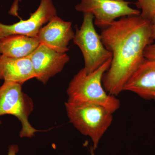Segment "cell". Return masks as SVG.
I'll return each instance as SVG.
<instances>
[{"label": "cell", "mask_w": 155, "mask_h": 155, "mask_svg": "<svg viewBox=\"0 0 155 155\" xmlns=\"http://www.w3.org/2000/svg\"><path fill=\"white\" fill-rule=\"evenodd\" d=\"M134 93L146 100L155 93V60L145 59L127 81L123 91Z\"/></svg>", "instance_id": "30bf717a"}, {"label": "cell", "mask_w": 155, "mask_h": 155, "mask_svg": "<svg viewBox=\"0 0 155 155\" xmlns=\"http://www.w3.org/2000/svg\"><path fill=\"white\" fill-rule=\"evenodd\" d=\"M19 151V147L17 145H11L9 147L8 155H17Z\"/></svg>", "instance_id": "2e32d148"}, {"label": "cell", "mask_w": 155, "mask_h": 155, "mask_svg": "<svg viewBox=\"0 0 155 155\" xmlns=\"http://www.w3.org/2000/svg\"><path fill=\"white\" fill-rule=\"evenodd\" d=\"M144 57L148 60H155V41L148 45L146 48Z\"/></svg>", "instance_id": "5bb4252c"}, {"label": "cell", "mask_w": 155, "mask_h": 155, "mask_svg": "<svg viewBox=\"0 0 155 155\" xmlns=\"http://www.w3.org/2000/svg\"><path fill=\"white\" fill-rule=\"evenodd\" d=\"M39 45L36 37L11 35L0 39V54L11 58H26Z\"/></svg>", "instance_id": "7c38bea8"}, {"label": "cell", "mask_w": 155, "mask_h": 155, "mask_svg": "<svg viewBox=\"0 0 155 155\" xmlns=\"http://www.w3.org/2000/svg\"><path fill=\"white\" fill-rule=\"evenodd\" d=\"M94 16L90 13L84 14L82 25L76 28L73 41L80 49L84 61L83 69L87 73L97 70L113 57L112 52L103 44L101 35L94 26Z\"/></svg>", "instance_id": "277c9868"}, {"label": "cell", "mask_w": 155, "mask_h": 155, "mask_svg": "<svg viewBox=\"0 0 155 155\" xmlns=\"http://www.w3.org/2000/svg\"><path fill=\"white\" fill-rule=\"evenodd\" d=\"M72 25V22L64 21L56 16L42 27L37 38L40 44L59 52L66 53L69 50V42L75 35Z\"/></svg>", "instance_id": "9c48e42d"}, {"label": "cell", "mask_w": 155, "mask_h": 155, "mask_svg": "<svg viewBox=\"0 0 155 155\" xmlns=\"http://www.w3.org/2000/svg\"><path fill=\"white\" fill-rule=\"evenodd\" d=\"M135 4L141 10L140 16L150 20L155 12V0H137Z\"/></svg>", "instance_id": "4fadbf2b"}, {"label": "cell", "mask_w": 155, "mask_h": 155, "mask_svg": "<svg viewBox=\"0 0 155 155\" xmlns=\"http://www.w3.org/2000/svg\"><path fill=\"white\" fill-rule=\"evenodd\" d=\"M56 16L53 0H41L38 8L28 19L11 25L0 22V39L14 35L36 37L43 25Z\"/></svg>", "instance_id": "52a82bcc"}, {"label": "cell", "mask_w": 155, "mask_h": 155, "mask_svg": "<svg viewBox=\"0 0 155 155\" xmlns=\"http://www.w3.org/2000/svg\"><path fill=\"white\" fill-rule=\"evenodd\" d=\"M90 151L91 155H96L94 153V150L92 147H91L90 148Z\"/></svg>", "instance_id": "e0dca14e"}, {"label": "cell", "mask_w": 155, "mask_h": 155, "mask_svg": "<svg viewBox=\"0 0 155 155\" xmlns=\"http://www.w3.org/2000/svg\"><path fill=\"white\" fill-rule=\"evenodd\" d=\"M150 21L151 23V38L153 41H155V12L153 14Z\"/></svg>", "instance_id": "9a60e30c"}, {"label": "cell", "mask_w": 155, "mask_h": 155, "mask_svg": "<svg viewBox=\"0 0 155 155\" xmlns=\"http://www.w3.org/2000/svg\"><path fill=\"white\" fill-rule=\"evenodd\" d=\"M28 57L35 78L44 84L61 72L69 61V57L66 53L56 51L42 44H40Z\"/></svg>", "instance_id": "ba28073f"}, {"label": "cell", "mask_w": 155, "mask_h": 155, "mask_svg": "<svg viewBox=\"0 0 155 155\" xmlns=\"http://www.w3.org/2000/svg\"><path fill=\"white\" fill-rule=\"evenodd\" d=\"M1 124H2V121L0 120V125H1Z\"/></svg>", "instance_id": "d6986e66"}, {"label": "cell", "mask_w": 155, "mask_h": 155, "mask_svg": "<svg viewBox=\"0 0 155 155\" xmlns=\"http://www.w3.org/2000/svg\"><path fill=\"white\" fill-rule=\"evenodd\" d=\"M22 84L4 81L0 86V116L11 115L19 119L22 124L19 133L21 137H30L40 130L29 123L28 118L33 110V101L22 91Z\"/></svg>", "instance_id": "5b68a950"}, {"label": "cell", "mask_w": 155, "mask_h": 155, "mask_svg": "<svg viewBox=\"0 0 155 155\" xmlns=\"http://www.w3.org/2000/svg\"><path fill=\"white\" fill-rule=\"evenodd\" d=\"M100 35L113 54L110 68L103 75V86L116 97L144 61L145 50L153 42L150 22L140 15L122 17L103 29Z\"/></svg>", "instance_id": "6da1fadb"}, {"label": "cell", "mask_w": 155, "mask_h": 155, "mask_svg": "<svg viewBox=\"0 0 155 155\" xmlns=\"http://www.w3.org/2000/svg\"><path fill=\"white\" fill-rule=\"evenodd\" d=\"M112 59L90 73H87L83 68L81 69L69 84L67 101L99 105L113 114L117 111L120 107V101L116 97L109 94L102 84L103 75L110 68Z\"/></svg>", "instance_id": "7a4b0ae2"}, {"label": "cell", "mask_w": 155, "mask_h": 155, "mask_svg": "<svg viewBox=\"0 0 155 155\" xmlns=\"http://www.w3.org/2000/svg\"><path fill=\"white\" fill-rule=\"evenodd\" d=\"M35 78L29 57L17 58L0 54V80L23 84Z\"/></svg>", "instance_id": "8fae6325"}, {"label": "cell", "mask_w": 155, "mask_h": 155, "mask_svg": "<svg viewBox=\"0 0 155 155\" xmlns=\"http://www.w3.org/2000/svg\"><path fill=\"white\" fill-rule=\"evenodd\" d=\"M153 99L155 101V93L153 94Z\"/></svg>", "instance_id": "ac0fdd59"}, {"label": "cell", "mask_w": 155, "mask_h": 155, "mask_svg": "<svg viewBox=\"0 0 155 155\" xmlns=\"http://www.w3.org/2000/svg\"><path fill=\"white\" fill-rule=\"evenodd\" d=\"M68 118L83 135L91 138L96 150L101 138L113 122V113L99 105L87 103H65Z\"/></svg>", "instance_id": "3957f363"}, {"label": "cell", "mask_w": 155, "mask_h": 155, "mask_svg": "<svg viewBox=\"0 0 155 155\" xmlns=\"http://www.w3.org/2000/svg\"><path fill=\"white\" fill-rule=\"evenodd\" d=\"M130 4L125 0H81L75 8L83 14H92L95 25L104 29L110 26L116 18L140 15L141 12L130 8Z\"/></svg>", "instance_id": "8992f818"}]
</instances>
